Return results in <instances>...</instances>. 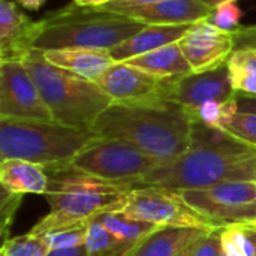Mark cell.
Segmentation results:
<instances>
[{
  "label": "cell",
  "instance_id": "31",
  "mask_svg": "<svg viewBox=\"0 0 256 256\" xmlns=\"http://www.w3.org/2000/svg\"><path fill=\"white\" fill-rule=\"evenodd\" d=\"M160 0H114L112 3L104 6V9L106 10H112L117 14H123L129 9H135V8H141V6H147L152 3H156Z\"/></svg>",
  "mask_w": 256,
  "mask_h": 256
},
{
  "label": "cell",
  "instance_id": "19",
  "mask_svg": "<svg viewBox=\"0 0 256 256\" xmlns=\"http://www.w3.org/2000/svg\"><path fill=\"white\" fill-rule=\"evenodd\" d=\"M126 62L164 81L177 80L192 72V68L186 60L178 42L170 44L166 46L134 57Z\"/></svg>",
  "mask_w": 256,
  "mask_h": 256
},
{
  "label": "cell",
  "instance_id": "1",
  "mask_svg": "<svg viewBox=\"0 0 256 256\" xmlns=\"http://www.w3.org/2000/svg\"><path fill=\"white\" fill-rule=\"evenodd\" d=\"M225 182H256V148L222 129L194 122L192 144L188 152L171 162L160 164L132 189L189 190Z\"/></svg>",
  "mask_w": 256,
  "mask_h": 256
},
{
  "label": "cell",
  "instance_id": "24",
  "mask_svg": "<svg viewBox=\"0 0 256 256\" xmlns=\"http://www.w3.org/2000/svg\"><path fill=\"white\" fill-rule=\"evenodd\" d=\"M51 252L45 238L28 231L27 234L9 237L2 243L0 256H46Z\"/></svg>",
  "mask_w": 256,
  "mask_h": 256
},
{
  "label": "cell",
  "instance_id": "21",
  "mask_svg": "<svg viewBox=\"0 0 256 256\" xmlns=\"http://www.w3.org/2000/svg\"><path fill=\"white\" fill-rule=\"evenodd\" d=\"M226 68L237 94L256 96V46H237L228 57Z\"/></svg>",
  "mask_w": 256,
  "mask_h": 256
},
{
  "label": "cell",
  "instance_id": "25",
  "mask_svg": "<svg viewBox=\"0 0 256 256\" xmlns=\"http://www.w3.org/2000/svg\"><path fill=\"white\" fill-rule=\"evenodd\" d=\"M88 224H76L70 226H63L52 230L50 232L42 234L45 242L48 243L51 250H62V249H74L86 244L87 232H88Z\"/></svg>",
  "mask_w": 256,
  "mask_h": 256
},
{
  "label": "cell",
  "instance_id": "17",
  "mask_svg": "<svg viewBox=\"0 0 256 256\" xmlns=\"http://www.w3.org/2000/svg\"><path fill=\"white\" fill-rule=\"evenodd\" d=\"M44 57L63 69L72 70L74 74L94 81L114 63V57L105 50H90V48H62L42 51Z\"/></svg>",
  "mask_w": 256,
  "mask_h": 256
},
{
  "label": "cell",
  "instance_id": "33",
  "mask_svg": "<svg viewBox=\"0 0 256 256\" xmlns=\"http://www.w3.org/2000/svg\"><path fill=\"white\" fill-rule=\"evenodd\" d=\"M236 102H237L238 112H254V114H256V96L237 94Z\"/></svg>",
  "mask_w": 256,
  "mask_h": 256
},
{
  "label": "cell",
  "instance_id": "5",
  "mask_svg": "<svg viewBox=\"0 0 256 256\" xmlns=\"http://www.w3.org/2000/svg\"><path fill=\"white\" fill-rule=\"evenodd\" d=\"M21 62L30 70L54 122L60 124L93 130L96 120L112 104L94 81L50 63L39 50H30Z\"/></svg>",
  "mask_w": 256,
  "mask_h": 256
},
{
  "label": "cell",
  "instance_id": "36",
  "mask_svg": "<svg viewBox=\"0 0 256 256\" xmlns=\"http://www.w3.org/2000/svg\"><path fill=\"white\" fill-rule=\"evenodd\" d=\"M15 2L27 10H39L46 0H15Z\"/></svg>",
  "mask_w": 256,
  "mask_h": 256
},
{
  "label": "cell",
  "instance_id": "13",
  "mask_svg": "<svg viewBox=\"0 0 256 256\" xmlns=\"http://www.w3.org/2000/svg\"><path fill=\"white\" fill-rule=\"evenodd\" d=\"M96 84L112 102L124 104L160 98L164 80L128 62H117L96 80Z\"/></svg>",
  "mask_w": 256,
  "mask_h": 256
},
{
  "label": "cell",
  "instance_id": "27",
  "mask_svg": "<svg viewBox=\"0 0 256 256\" xmlns=\"http://www.w3.org/2000/svg\"><path fill=\"white\" fill-rule=\"evenodd\" d=\"M222 130L243 144L256 148V114L254 112L236 111L224 124Z\"/></svg>",
  "mask_w": 256,
  "mask_h": 256
},
{
  "label": "cell",
  "instance_id": "38",
  "mask_svg": "<svg viewBox=\"0 0 256 256\" xmlns=\"http://www.w3.org/2000/svg\"><path fill=\"white\" fill-rule=\"evenodd\" d=\"M200 238H201V237H200ZM200 238H198V240H200ZM198 240H196V242H198ZM196 242H194L192 244H189L186 249H183L182 252H178L176 256H192V250H194V246H195Z\"/></svg>",
  "mask_w": 256,
  "mask_h": 256
},
{
  "label": "cell",
  "instance_id": "22",
  "mask_svg": "<svg viewBox=\"0 0 256 256\" xmlns=\"http://www.w3.org/2000/svg\"><path fill=\"white\" fill-rule=\"evenodd\" d=\"M99 222L120 242L130 244V246H138L141 244V242L148 237L152 232H154L158 228L156 225L147 224V222H141V220H135L130 219L124 214H122L120 212H111V213H104L100 216H98Z\"/></svg>",
  "mask_w": 256,
  "mask_h": 256
},
{
  "label": "cell",
  "instance_id": "28",
  "mask_svg": "<svg viewBox=\"0 0 256 256\" xmlns=\"http://www.w3.org/2000/svg\"><path fill=\"white\" fill-rule=\"evenodd\" d=\"M242 18H243V10L236 2H232V3H224L214 8L206 21L220 30L234 32L236 28H238Z\"/></svg>",
  "mask_w": 256,
  "mask_h": 256
},
{
  "label": "cell",
  "instance_id": "7",
  "mask_svg": "<svg viewBox=\"0 0 256 256\" xmlns=\"http://www.w3.org/2000/svg\"><path fill=\"white\" fill-rule=\"evenodd\" d=\"M162 162L136 146L112 138H98L88 144L70 165L86 174L128 188L150 174Z\"/></svg>",
  "mask_w": 256,
  "mask_h": 256
},
{
  "label": "cell",
  "instance_id": "30",
  "mask_svg": "<svg viewBox=\"0 0 256 256\" xmlns=\"http://www.w3.org/2000/svg\"><path fill=\"white\" fill-rule=\"evenodd\" d=\"M21 201H22L21 195H14V194H9L6 190H3V194H2V204H0L2 216H0V220H2L3 242L9 238V228L12 225V220H14V216H15L18 207L21 206Z\"/></svg>",
  "mask_w": 256,
  "mask_h": 256
},
{
  "label": "cell",
  "instance_id": "3",
  "mask_svg": "<svg viewBox=\"0 0 256 256\" xmlns=\"http://www.w3.org/2000/svg\"><path fill=\"white\" fill-rule=\"evenodd\" d=\"M48 189L44 195L50 213L44 216L30 231L45 234L57 228L90 222L111 212H120L130 188L86 174L70 164L46 168Z\"/></svg>",
  "mask_w": 256,
  "mask_h": 256
},
{
  "label": "cell",
  "instance_id": "23",
  "mask_svg": "<svg viewBox=\"0 0 256 256\" xmlns=\"http://www.w3.org/2000/svg\"><path fill=\"white\" fill-rule=\"evenodd\" d=\"M135 248L116 238L98 218L90 220L86 240L87 256H129Z\"/></svg>",
  "mask_w": 256,
  "mask_h": 256
},
{
  "label": "cell",
  "instance_id": "10",
  "mask_svg": "<svg viewBox=\"0 0 256 256\" xmlns=\"http://www.w3.org/2000/svg\"><path fill=\"white\" fill-rule=\"evenodd\" d=\"M0 118L54 120L21 60H0Z\"/></svg>",
  "mask_w": 256,
  "mask_h": 256
},
{
  "label": "cell",
  "instance_id": "15",
  "mask_svg": "<svg viewBox=\"0 0 256 256\" xmlns=\"http://www.w3.org/2000/svg\"><path fill=\"white\" fill-rule=\"evenodd\" d=\"M212 10L200 0H160L123 14L146 26H184L206 21Z\"/></svg>",
  "mask_w": 256,
  "mask_h": 256
},
{
  "label": "cell",
  "instance_id": "42",
  "mask_svg": "<svg viewBox=\"0 0 256 256\" xmlns=\"http://www.w3.org/2000/svg\"><path fill=\"white\" fill-rule=\"evenodd\" d=\"M222 256H226V255H225V254H224V255H222Z\"/></svg>",
  "mask_w": 256,
  "mask_h": 256
},
{
  "label": "cell",
  "instance_id": "2",
  "mask_svg": "<svg viewBox=\"0 0 256 256\" xmlns=\"http://www.w3.org/2000/svg\"><path fill=\"white\" fill-rule=\"evenodd\" d=\"M192 130L189 111L164 98L112 102L93 126L98 136L128 141L162 164L188 152Z\"/></svg>",
  "mask_w": 256,
  "mask_h": 256
},
{
  "label": "cell",
  "instance_id": "14",
  "mask_svg": "<svg viewBox=\"0 0 256 256\" xmlns=\"http://www.w3.org/2000/svg\"><path fill=\"white\" fill-rule=\"evenodd\" d=\"M16 4L12 0H0V60H22L33 50L38 21Z\"/></svg>",
  "mask_w": 256,
  "mask_h": 256
},
{
  "label": "cell",
  "instance_id": "29",
  "mask_svg": "<svg viewBox=\"0 0 256 256\" xmlns=\"http://www.w3.org/2000/svg\"><path fill=\"white\" fill-rule=\"evenodd\" d=\"M222 230L214 228L208 230L194 246L192 256H222L224 249H222Z\"/></svg>",
  "mask_w": 256,
  "mask_h": 256
},
{
  "label": "cell",
  "instance_id": "8",
  "mask_svg": "<svg viewBox=\"0 0 256 256\" xmlns=\"http://www.w3.org/2000/svg\"><path fill=\"white\" fill-rule=\"evenodd\" d=\"M120 213L160 228H220L212 219L192 208L177 192L159 188L132 189Z\"/></svg>",
  "mask_w": 256,
  "mask_h": 256
},
{
  "label": "cell",
  "instance_id": "41",
  "mask_svg": "<svg viewBox=\"0 0 256 256\" xmlns=\"http://www.w3.org/2000/svg\"><path fill=\"white\" fill-rule=\"evenodd\" d=\"M248 225H254V226H256V222H252V224H248Z\"/></svg>",
  "mask_w": 256,
  "mask_h": 256
},
{
  "label": "cell",
  "instance_id": "32",
  "mask_svg": "<svg viewBox=\"0 0 256 256\" xmlns=\"http://www.w3.org/2000/svg\"><path fill=\"white\" fill-rule=\"evenodd\" d=\"M237 36V46L256 45V24L248 27H238L234 30Z\"/></svg>",
  "mask_w": 256,
  "mask_h": 256
},
{
  "label": "cell",
  "instance_id": "12",
  "mask_svg": "<svg viewBox=\"0 0 256 256\" xmlns=\"http://www.w3.org/2000/svg\"><path fill=\"white\" fill-rule=\"evenodd\" d=\"M178 45L192 72H204L226 63L237 48V36L236 32H225L201 21L178 40Z\"/></svg>",
  "mask_w": 256,
  "mask_h": 256
},
{
  "label": "cell",
  "instance_id": "40",
  "mask_svg": "<svg viewBox=\"0 0 256 256\" xmlns=\"http://www.w3.org/2000/svg\"><path fill=\"white\" fill-rule=\"evenodd\" d=\"M244 226H249V228H252V230H256V226H254V225H244Z\"/></svg>",
  "mask_w": 256,
  "mask_h": 256
},
{
  "label": "cell",
  "instance_id": "43",
  "mask_svg": "<svg viewBox=\"0 0 256 256\" xmlns=\"http://www.w3.org/2000/svg\"><path fill=\"white\" fill-rule=\"evenodd\" d=\"M252 46H256V45H252Z\"/></svg>",
  "mask_w": 256,
  "mask_h": 256
},
{
  "label": "cell",
  "instance_id": "34",
  "mask_svg": "<svg viewBox=\"0 0 256 256\" xmlns=\"http://www.w3.org/2000/svg\"><path fill=\"white\" fill-rule=\"evenodd\" d=\"M46 256H87L86 244L74 249H62V250H51Z\"/></svg>",
  "mask_w": 256,
  "mask_h": 256
},
{
  "label": "cell",
  "instance_id": "16",
  "mask_svg": "<svg viewBox=\"0 0 256 256\" xmlns=\"http://www.w3.org/2000/svg\"><path fill=\"white\" fill-rule=\"evenodd\" d=\"M195 24L184 26H146L136 34L114 46L110 52L116 62H126L134 57L152 52L170 44L178 42Z\"/></svg>",
  "mask_w": 256,
  "mask_h": 256
},
{
  "label": "cell",
  "instance_id": "35",
  "mask_svg": "<svg viewBox=\"0 0 256 256\" xmlns=\"http://www.w3.org/2000/svg\"><path fill=\"white\" fill-rule=\"evenodd\" d=\"M114 0H72L74 4L81 6V8H104Z\"/></svg>",
  "mask_w": 256,
  "mask_h": 256
},
{
  "label": "cell",
  "instance_id": "20",
  "mask_svg": "<svg viewBox=\"0 0 256 256\" xmlns=\"http://www.w3.org/2000/svg\"><path fill=\"white\" fill-rule=\"evenodd\" d=\"M207 231L196 228H158L129 256H176Z\"/></svg>",
  "mask_w": 256,
  "mask_h": 256
},
{
  "label": "cell",
  "instance_id": "26",
  "mask_svg": "<svg viewBox=\"0 0 256 256\" xmlns=\"http://www.w3.org/2000/svg\"><path fill=\"white\" fill-rule=\"evenodd\" d=\"M222 249L226 256H254L255 248L244 225H228L222 230Z\"/></svg>",
  "mask_w": 256,
  "mask_h": 256
},
{
  "label": "cell",
  "instance_id": "9",
  "mask_svg": "<svg viewBox=\"0 0 256 256\" xmlns=\"http://www.w3.org/2000/svg\"><path fill=\"white\" fill-rule=\"evenodd\" d=\"M174 192L218 226L246 225L254 220L256 182H225L204 189Z\"/></svg>",
  "mask_w": 256,
  "mask_h": 256
},
{
  "label": "cell",
  "instance_id": "39",
  "mask_svg": "<svg viewBox=\"0 0 256 256\" xmlns=\"http://www.w3.org/2000/svg\"><path fill=\"white\" fill-rule=\"evenodd\" d=\"M246 228H248V231L250 234V238H252V243H254V248H255V255L254 256H256V230H252L249 226H246Z\"/></svg>",
  "mask_w": 256,
  "mask_h": 256
},
{
  "label": "cell",
  "instance_id": "37",
  "mask_svg": "<svg viewBox=\"0 0 256 256\" xmlns=\"http://www.w3.org/2000/svg\"><path fill=\"white\" fill-rule=\"evenodd\" d=\"M200 2H202L206 6H208L210 9H214V8H218V6H220V4H224V3H232V2H238V0H200Z\"/></svg>",
  "mask_w": 256,
  "mask_h": 256
},
{
  "label": "cell",
  "instance_id": "18",
  "mask_svg": "<svg viewBox=\"0 0 256 256\" xmlns=\"http://www.w3.org/2000/svg\"><path fill=\"white\" fill-rule=\"evenodd\" d=\"M48 172L44 166L21 160L6 159L0 160V184L2 189L24 196L26 194L45 195L48 189Z\"/></svg>",
  "mask_w": 256,
  "mask_h": 256
},
{
  "label": "cell",
  "instance_id": "4",
  "mask_svg": "<svg viewBox=\"0 0 256 256\" xmlns=\"http://www.w3.org/2000/svg\"><path fill=\"white\" fill-rule=\"evenodd\" d=\"M38 21L33 50L90 48L111 51L136 34L146 24L104 8H81L69 3Z\"/></svg>",
  "mask_w": 256,
  "mask_h": 256
},
{
  "label": "cell",
  "instance_id": "6",
  "mask_svg": "<svg viewBox=\"0 0 256 256\" xmlns=\"http://www.w3.org/2000/svg\"><path fill=\"white\" fill-rule=\"evenodd\" d=\"M99 136L54 120L0 118V160L21 159L46 168L69 165Z\"/></svg>",
  "mask_w": 256,
  "mask_h": 256
},
{
  "label": "cell",
  "instance_id": "11",
  "mask_svg": "<svg viewBox=\"0 0 256 256\" xmlns=\"http://www.w3.org/2000/svg\"><path fill=\"white\" fill-rule=\"evenodd\" d=\"M236 96L226 63L210 70L190 72L177 80L164 81L160 92V98L176 102L188 111L208 102H230Z\"/></svg>",
  "mask_w": 256,
  "mask_h": 256
}]
</instances>
